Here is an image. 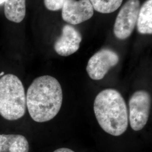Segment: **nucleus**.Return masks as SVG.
Here are the masks:
<instances>
[{
    "mask_svg": "<svg viewBox=\"0 0 152 152\" xmlns=\"http://www.w3.org/2000/svg\"><path fill=\"white\" fill-rule=\"evenodd\" d=\"M60 83L53 76H40L28 88L26 104L34 121L42 123L53 120L60 111L63 103Z\"/></svg>",
    "mask_w": 152,
    "mask_h": 152,
    "instance_id": "nucleus-1",
    "label": "nucleus"
},
{
    "mask_svg": "<svg viewBox=\"0 0 152 152\" xmlns=\"http://www.w3.org/2000/svg\"><path fill=\"white\" fill-rule=\"evenodd\" d=\"M94 110L98 124L109 134L120 136L127 129L126 104L117 90L107 88L99 92L94 101Z\"/></svg>",
    "mask_w": 152,
    "mask_h": 152,
    "instance_id": "nucleus-2",
    "label": "nucleus"
},
{
    "mask_svg": "<svg viewBox=\"0 0 152 152\" xmlns=\"http://www.w3.org/2000/svg\"><path fill=\"white\" fill-rule=\"evenodd\" d=\"M26 94L19 78L6 74L0 78V115L8 121L22 118L26 112Z\"/></svg>",
    "mask_w": 152,
    "mask_h": 152,
    "instance_id": "nucleus-3",
    "label": "nucleus"
},
{
    "mask_svg": "<svg viewBox=\"0 0 152 152\" xmlns=\"http://www.w3.org/2000/svg\"><path fill=\"white\" fill-rule=\"evenodd\" d=\"M151 103L150 95L146 91H137L131 96L129 120L133 130H141L147 125L150 114Z\"/></svg>",
    "mask_w": 152,
    "mask_h": 152,
    "instance_id": "nucleus-4",
    "label": "nucleus"
},
{
    "mask_svg": "<svg viewBox=\"0 0 152 152\" xmlns=\"http://www.w3.org/2000/svg\"><path fill=\"white\" fill-rule=\"evenodd\" d=\"M140 2L139 0H128L121 9L116 18L113 32L120 39L129 38L135 27Z\"/></svg>",
    "mask_w": 152,
    "mask_h": 152,
    "instance_id": "nucleus-5",
    "label": "nucleus"
},
{
    "mask_svg": "<svg viewBox=\"0 0 152 152\" xmlns=\"http://www.w3.org/2000/svg\"><path fill=\"white\" fill-rule=\"evenodd\" d=\"M119 56L108 49L100 50L90 58L86 66L89 77L94 80H100L108 71L119 62Z\"/></svg>",
    "mask_w": 152,
    "mask_h": 152,
    "instance_id": "nucleus-6",
    "label": "nucleus"
},
{
    "mask_svg": "<svg viewBox=\"0 0 152 152\" xmlns=\"http://www.w3.org/2000/svg\"><path fill=\"white\" fill-rule=\"evenodd\" d=\"M61 9L63 19L73 25L80 24L91 18L94 10L89 0H65Z\"/></svg>",
    "mask_w": 152,
    "mask_h": 152,
    "instance_id": "nucleus-7",
    "label": "nucleus"
},
{
    "mask_svg": "<svg viewBox=\"0 0 152 152\" xmlns=\"http://www.w3.org/2000/svg\"><path fill=\"white\" fill-rule=\"evenodd\" d=\"M81 41L82 36L79 31L71 25H65L61 36L55 42V51L60 56H69L78 51Z\"/></svg>",
    "mask_w": 152,
    "mask_h": 152,
    "instance_id": "nucleus-8",
    "label": "nucleus"
},
{
    "mask_svg": "<svg viewBox=\"0 0 152 152\" xmlns=\"http://www.w3.org/2000/svg\"><path fill=\"white\" fill-rule=\"evenodd\" d=\"M27 138L18 134H0V152H29Z\"/></svg>",
    "mask_w": 152,
    "mask_h": 152,
    "instance_id": "nucleus-9",
    "label": "nucleus"
},
{
    "mask_svg": "<svg viewBox=\"0 0 152 152\" xmlns=\"http://www.w3.org/2000/svg\"><path fill=\"white\" fill-rule=\"evenodd\" d=\"M4 13L10 21L16 23L22 22L26 13V0H5Z\"/></svg>",
    "mask_w": 152,
    "mask_h": 152,
    "instance_id": "nucleus-10",
    "label": "nucleus"
},
{
    "mask_svg": "<svg viewBox=\"0 0 152 152\" xmlns=\"http://www.w3.org/2000/svg\"><path fill=\"white\" fill-rule=\"evenodd\" d=\"M137 29L143 34L152 33V0H147L140 8L137 20Z\"/></svg>",
    "mask_w": 152,
    "mask_h": 152,
    "instance_id": "nucleus-11",
    "label": "nucleus"
},
{
    "mask_svg": "<svg viewBox=\"0 0 152 152\" xmlns=\"http://www.w3.org/2000/svg\"><path fill=\"white\" fill-rule=\"evenodd\" d=\"M94 10L102 14H109L117 10L123 0H89Z\"/></svg>",
    "mask_w": 152,
    "mask_h": 152,
    "instance_id": "nucleus-12",
    "label": "nucleus"
},
{
    "mask_svg": "<svg viewBox=\"0 0 152 152\" xmlns=\"http://www.w3.org/2000/svg\"><path fill=\"white\" fill-rule=\"evenodd\" d=\"M65 0H44L45 6L50 11H58L61 9Z\"/></svg>",
    "mask_w": 152,
    "mask_h": 152,
    "instance_id": "nucleus-13",
    "label": "nucleus"
},
{
    "mask_svg": "<svg viewBox=\"0 0 152 152\" xmlns=\"http://www.w3.org/2000/svg\"><path fill=\"white\" fill-rule=\"evenodd\" d=\"M54 152H75L71 150L70 149L68 148H59L56 150H55Z\"/></svg>",
    "mask_w": 152,
    "mask_h": 152,
    "instance_id": "nucleus-14",
    "label": "nucleus"
},
{
    "mask_svg": "<svg viewBox=\"0 0 152 152\" xmlns=\"http://www.w3.org/2000/svg\"><path fill=\"white\" fill-rule=\"evenodd\" d=\"M5 2V0H0V4L4 2Z\"/></svg>",
    "mask_w": 152,
    "mask_h": 152,
    "instance_id": "nucleus-15",
    "label": "nucleus"
}]
</instances>
